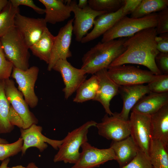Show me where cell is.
<instances>
[{
	"label": "cell",
	"mask_w": 168,
	"mask_h": 168,
	"mask_svg": "<svg viewBox=\"0 0 168 168\" xmlns=\"http://www.w3.org/2000/svg\"><path fill=\"white\" fill-rule=\"evenodd\" d=\"M157 35L156 28H150L127 37L123 44L125 50L109 67L137 64L146 67L155 75L161 74L155 62V58L159 53L155 41Z\"/></svg>",
	"instance_id": "obj_1"
},
{
	"label": "cell",
	"mask_w": 168,
	"mask_h": 168,
	"mask_svg": "<svg viewBox=\"0 0 168 168\" xmlns=\"http://www.w3.org/2000/svg\"><path fill=\"white\" fill-rule=\"evenodd\" d=\"M127 38L99 42L84 54L81 68L86 74L92 75L102 69H108L125 50L123 44Z\"/></svg>",
	"instance_id": "obj_2"
},
{
	"label": "cell",
	"mask_w": 168,
	"mask_h": 168,
	"mask_svg": "<svg viewBox=\"0 0 168 168\" xmlns=\"http://www.w3.org/2000/svg\"><path fill=\"white\" fill-rule=\"evenodd\" d=\"M97 124L93 120L88 121L68 132L63 139V142L59 148L58 152L54 156V161L75 164L80 156V147L88 141L87 135L89 128L92 126L96 127Z\"/></svg>",
	"instance_id": "obj_3"
},
{
	"label": "cell",
	"mask_w": 168,
	"mask_h": 168,
	"mask_svg": "<svg viewBox=\"0 0 168 168\" xmlns=\"http://www.w3.org/2000/svg\"><path fill=\"white\" fill-rule=\"evenodd\" d=\"M0 42L6 57L14 67L24 70L29 68V48L15 27L0 38Z\"/></svg>",
	"instance_id": "obj_4"
},
{
	"label": "cell",
	"mask_w": 168,
	"mask_h": 168,
	"mask_svg": "<svg viewBox=\"0 0 168 168\" xmlns=\"http://www.w3.org/2000/svg\"><path fill=\"white\" fill-rule=\"evenodd\" d=\"M157 21L156 12L139 18L125 16L102 35L101 42H104L117 38H127L143 30L156 28Z\"/></svg>",
	"instance_id": "obj_5"
},
{
	"label": "cell",
	"mask_w": 168,
	"mask_h": 168,
	"mask_svg": "<svg viewBox=\"0 0 168 168\" xmlns=\"http://www.w3.org/2000/svg\"><path fill=\"white\" fill-rule=\"evenodd\" d=\"M141 1V0H125L123 6L114 12L105 13L97 16L94 23V28L82 39V44L92 41L111 28L120 19L131 14Z\"/></svg>",
	"instance_id": "obj_6"
},
{
	"label": "cell",
	"mask_w": 168,
	"mask_h": 168,
	"mask_svg": "<svg viewBox=\"0 0 168 168\" xmlns=\"http://www.w3.org/2000/svg\"><path fill=\"white\" fill-rule=\"evenodd\" d=\"M107 72L110 78L119 86L148 83L156 75L150 71L124 65L109 67Z\"/></svg>",
	"instance_id": "obj_7"
},
{
	"label": "cell",
	"mask_w": 168,
	"mask_h": 168,
	"mask_svg": "<svg viewBox=\"0 0 168 168\" xmlns=\"http://www.w3.org/2000/svg\"><path fill=\"white\" fill-rule=\"evenodd\" d=\"M129 121L130 135L139 148L149 156L152 140L151 115L132 111Z\"/></svg>",
	"instance_id": "obj_8"
},
{
	"label": "cell",
	"mask_w": 168,
	"mask_h": 168,
	"mask_svg": "<svg viewBox=\"0 0 168 168\" xmlns=\"http://www.w3.org/2000/svg\"><path fill=\"white\" fill-rule=\"evenodd\" d=\"M39 72V68L35 66L26 70L13 67L11 76L15 80L18 85V89L22 93L25 101L32 108L35 107L38 102L34 87Z\"/></svg>",
	"instance_id": "obj_9"
},
{
	"label": "cell",
	"mask_w": 168,
	"mask_h": 168,
	"mask_svg": "<svg viewBox=\"0 0 168 168\" xmlns=\"http://www.w3.org/2000/svg\"><path fill=\"white\" fill-rule=\"evenodd\" d=\"M82 150L77 161L71 168H94L99 167L108 161L117 158L111 147L99 149L87 142L81 146Z\"/></svg>",
	"instance_id": "obj_10"
},
{
	"label": "cell",
	"mask_w": 168,
	"mask_h": 168,
	"mask_svg": "<svg viewBox=\"0 0 168 168\" xmlns=\"http://www.w3.org/2000/svg\"><path fill=\"white\" fill-rule=\"evenodd\" d=\"M96 127L100 135L112 141H120L130 135L129 120L123 119L118 113L110 116L106 114Z\"/></svg>",
	"instance_id": "obj_11"
},
{
	"label": "cell",
	"mask_w": 168,
	"mask_h": 168,
	"mask_svg": "<svg viewBox=\"0 0 168 168\" xmlns=\"http://www.w3.org/2000/svg\"><path fill=\"white\" fill-rule=\"evenodd\" d=\"M72 7V12L74 15L73 24V33L76 40L81 42L82 39L87 34L88 31L94 25L96 18L98 16L107 13L105 12L93 10L88 5L85 8L80 9L75 0H65Z\"/></svg>",
	"instance_id": "obj_12"
},
{
	"label": "cell",
	"mask_w": 168,
	"mask_h": 168,
	"mask_svg": "<svg viewBox=\"0 0 168 168\" xmlns=\"http://www.w3.org/2000/svg\"><path fill=\"white\" fill-rule=\"evenodd\" d=\"M52 69L61 74L65 85L63 91L64 97L68 99L86 80V73L81 68H76L67 59L58 60Z\"/></svg>",
	"instance_id": "obj_13"
},
{
	"label": "cell",
	"mask_w": 168,
	"mask_h": 168,
	"mask_svg": "<svg viewBox=\"0 0 168 168\" xmlns=\"http://www.w3.org/2000/svg\"><path fill=\"white\" fill-rule=\"evenodd\" d=\"M4 82L6 97L14 109L22 118L24 122L23 129L37 124L38 120L29 110L22 93L16 87L13 81L9 78L4 80Z\"/></svg>",
	"instance_id": "obj_14"
},
{
	"label": "cell",
	"mask_w": 168,
	"mask_h": 168,
	"mask_svg": "<svg viewBox=\"0 0 168 168\" xmlns=\"http://www.w3.org/2000/svg\"><path fill=\"white\" fill-rule=\"evenodd\" d=\"M14 23L29 48L38 40L47 27L44 18L27 17L20 12L15 15Z\"/></svg>",
	"instance_id": "obj_15"
},
{
	"label": "cell",
	"mask_w": 168,
	"mask_h": 168,
	"mask_svg": "<svg viewBox=\"0 0 168 168\" xmlns=\"http://www.w3.org/2000/svg\"><path fill=\"white\" fill-rule=\"evenodd\" d=\"M74 18L69 20L59 30L52 50L47 69L50 71L56 62L59 59H67L72 56L70 49L73 33Z\"/></svg>",
	"instance_id": "obj_16"
},
{
	"label": "cell",
	"mask_w": 168,
	"mask_h": 168,
	"mask_svg": "<svg viewBox=\"0 0 168 168\" xmlns=\"http://www.w3.org/2000/svg\"><path fill=\"white\" fill-rule=\"evenodd\" d=\"M42 127L36 124H33L27 128L20 129L21 137L23 140L21 150L22 155L30 147H36L40 152H42L48 147L47 143L55 149H58L63 142V139L58 140L50 139L42 134Z\"/></svg>",
	"instance_id": "obj_17"
},
{
	"label": "cell",
	"mask_w": 168,
	"mask_h": 168,
	"mask_svg": "<svg viewBox=\"0 0 168 168\" xmlns=\"http://www.w3.org/2000/svg\"><path fill=\"white\" fill-rule=\"evenodd\" d=\"M95 74L98 79V87L93 100L99 102L103 106L106 114L111 116L113 113L110 108V102L119 92V86L109 77L107 68L102 69Z\"/></svg>",
	"instance_id": "obj_18"
},
{
	"label": "cell",
	"mask_w": 168,
	"mask_h": 168,
	"mask_svg": "<svg viewBox=\"0 0 168 168\" xmlns=\"http://www.w3.org/2000/svg\"><path fill=\"white\" fill-rule=\"evenodd\" d=\"M119 92L123 102V107L119 115L125 120H129V113L137 103L150 92L147 85L143 84L120 86Z\"/></svg>",
	"instance_id": "obj_19"
},
{
	"label": "cell",
	"mask_w": 168,
	"mask_h": 168,
	"mask_svg": "<svg viewBox=\"0 0 168 168\" xmlns=\"http://www.w3.org/2000/svg\"><path fill=\"white\" fill-rule=\"evenodd\" d=\"M45 6L44 20L47 23L54 24L63 22L71 16V7L65 0H39Z\"/></svg>",
	"instance_id": "obj_20"
},
{
	"label": "cell",
	"mask_w": 168,
	"mask_h": 168,
	"mask_svg": "<svg viewBox=\"0 0 168 168\" xmlns=\"http://www.w3.org/2000/svg\"><path fill=\"white\" fill-rule=\"evenodd\" d=\"M142 97L134 105L131 111L151 115L168 104V92H150Z\"/></svg>",
	"instance_id": "obj_21"
},
{
	"label": "cell",
	"mask_w": 168,
	"mask_h": 168,
	"mask_svg": "<svg viewBox=\"0 0 168 168\" xmlns=\"http://www.w3.org/2000/svg\"><path fill=\"white\" fill-rule=\"evenodd\" d=\"M152 139L168 147V104L151 116Z\"/></svg>",
	"instance_id": "obj_22"
},
{
	"label": "cell",
	"mask_w": 168,
	"mask_h": 168,
	"mask_svg": "<svg viewBox=\"0 0 168 168\" xmlns=\"http://www.w3.org/2000/svg\"><path fill=\"white\" fill-rule=\"evenodd\" d=\"M110 147L114 150L119 168L129 163L135 156L139 148L130 135L119 141H112Z\"/></svg>",
	"instance_id": "obj_23"
},
{
	"label": "cell",
	"mask_w": 168,
	"mask_h": 168,
	"mask_svg": "<svg viewBox=\"0 0 168 168\" xmlns=\"http://www.w3.org/2000/svg\"><path fill=\"white\" fill-rule=\"evenodd\" d=\"M55 38V36L47 27L38 40L29 49L33 55L48 64Z\"/></svg>",
	"instance_id": "obj_24"
},
{
	"label": "cell",
	"mask_w": 168,
	"mask_h": 168,
	"mask_svg": "<svg viewBox=\"0 0 168 168\" xmlns=\"http://www.w3.org/2000/svg\"><path fill=\"white\" fill-rule=\"evenodd\" d=\"M149 156L153 168H168V147L160 141L151 140Z\"/></svg>",
	"instance_id": "obj_25"
},
{
	"label": "cell",
	"mask_w": 168,
	"mask_h": 168,
	"mask_svg": "<svg viewBox=\"0 0 168 168\" xmlns=\"http://www.w3.org/2000/svg\"><path fill=\"white\" fill-rule=\"evenodd\" d=\"M98 87V81L96 76L93 74L85 80L76 91V94L73 101L82 103L90 100H94Z\"/></svg>",
	"instance_id": "obj_26"
},
{
	"label": "cell",
	"mask_w": 168,
	"mask_h": 168,
	"mask_svg": "<svg viewBox=\"0 0 168 168\" xmlns=\"http://www.w3.org/2000/svg\"><path fill=\"white\" fill-rule=\"evenodd\" d=\"M168 0H141L131 13L130 17L139 18L167 8Z\"/></svg>",
	"instance_id": "obj_27"
},
{
	"label": "cell",
	"mask_w": 168,
	"mask_h": 168,
	"mask_svg": "<svg viewBox=\"0 0 168 168\" xmlns=\"http://www.w3.org/2000/svg\"><path fill=\"white\" fill-rule=\"evenodd\" d=\"M4 81L0 80V133H2L10 132L14 128L9 120L11 105L5 94Z\"/></svg>",
	"instance_id": "obj_28"
},
{
	"label": "cell",
	"mask_w": 168,
	"mask_h": 168,
	"mask_svg": "<svg viewBox=\"0 0 168 168\" xmlns=\"http://www.w3.org/2000/svg\"><path fill=\"white\" fill-rule=\"evenodd\" d=\"M19 11V7L13 6L8 1L7 4L0 12V38L15 27L14 18Z\"/></svg>",
	"instance_id": "obj_29"
},
{
	"label": "cell",
	"mask_w": 168,
	"mask_h": 168,
	"mask_svg": "<svg viewBox=\"0 0 168 168\" xmlns=\"http://www.w3.org/2000/svg\"><path fill=\"white\" fill-rule=\"evenodd\" d=\"M125 0H89L88 5L94 10L107 13L115 12L124 5Z\"/></svg>",
	"instance_id": "obj_30"
},
{
	"label": "cell",
	"mask_w": 168,
	"mask_h": 168,
	"mask_svg": "<svg viewBox=\"0 0 168 168\" xmlns=\"http://www.w3.org/2000/svg\"><path fill=\"white\" fill-rule=\"evenodd\" d=\"M23 144V140L21 137L12 143H0V161L9 158L21 152Z\"/></svg>",
	"instance_id": "obj_31"
},
{
	"label": "cell",
	"mask_w": 168,
	"mask_h": 168,
	"mask_svg": "<svg viewBox=\"0 0 168 168\" xmlns=\"http://www.w3.org/2000/svg\"><path fill=\"white\" fill-rule=\"evenodd\" d=\"M150 92L163 93L168 92V74L156 75L155 78L148 83Z\"/></svg>",
	"instance_id": "obj_32"
},
{
	"label": "cell",
	"mask_w": 168,
	"mask_h": 168,
	"mask_svg": "<svg viewBox=\"0 0 168 168\" xmlns=\"http://www.w3.org/2000/svg\"><path fill=\"white\" fill-rule=\"evenodd\" d=\"M120 168H153L149 156L139 148L134 158L128 164Z\"/></svg>",
	"instance_id": "obj_33"
},
{
	"label": "cell",
	"mask_w": 168,
	"mask_h": 168,
	"mask_svg": "<svg viewBox=\"0 0 168 168\" xmlns=\"http://www.w3.org/2000/svg\"><path fill=\"white\" fill-rule=\"evenodd\" d=\"M13 68L12 63L6 57L0 42V80L9 78Z\"/></svg>",
	"instance_id": "obj_34"
},
{
	"label": "cell",
	"mask_w": 168,
	"mask_h": 168,
	"mask_svg": "<svg viewBox=\"0 0 168 168\" xmlns=\"http://www.w3.org/2000/svg\"><path fill=\"white\" fill-rule=\"evenodd\" d=\"M156 29L157 35L168 32V8L157 13V21Z\"/></svg>",
	"instance_id": "obj_35"
},
{
	"label": "cell",
	"mask_w": 168,
	"mask_h": 168,
	"mask_svg": "<svg viewBox=\"0 0 168 168\" xmlns=\"http://www.w3.org/2000/svg\"><path fill=\"white\" fill-rule=\"evenodd\" d=\"M155 62L161 72L168 74V53L159 52L155 58Z\"/></svg>",
	"instance_id": "obj_36"
},
{
	"label": "cell",
	"mask_w": 168,
	"mask_h": 168,
	"mask_svg": "<svg viewBox=\"0 0 168 168\" xmlns=\"http://www.w3.org/2000/svg\"><path fill=\"white\" fill-rule=\"evenodd\" d=\"M155 41L156 48L159 52L168 53V32L157 35Z\"/></svg>",
	"instance_id": "obj_37"
},
{
	"label": "cell",
	"mask_w": 168,
	"mask_h": 168,
	"mask_svg": "<svg viewBox=\"0 0 168 168\" xmlns=\"http://www.w3.org/2000/svg\"><path fill=\"white\" fill-rule=\"evenodd\" d=\"M12 4L14 6L19 7L21 5L27 6L32 8L35 12L39 14L45 13V9L37 6L32 0H10Z\"/></svg>",
	"instance_id": "obj_38"
},
{
	"label": "cell",
	"mask_w": 168,
	"mask_h": 168,
	"mask_svg": "<svg viewBox=\"0 0 168 168\" xmlns=\"http://www.w3.org/2000/svg\"><path fill=\"white\" fill-rule=\"evenodd\" d=\"M9 120L12 126H16L20 129L23 128L24 122L22 118L11 105L9 110Z\"/></svg>",
	"instance_id": "obj_39"
},
{
	"label": "cell",
	"mask_w": 168,
	"mask_h": 168,
	"mask_svg": "<svg viewBox=\"0 0 168 168\" xmlns=\"http://www.w3.org/2000/svg\"><path fill=\"white\" fill-rule=\"evenodd\" d=\"M88 5V0H79L77 3L78 7L80 9L85 8Z\"/></svg>",
	"instance_id": "obj_40"
},
{
	"label": "cell",
	"mask_w": 168,
	"mask_h": 168,
	"mask_svg": "<svg viewBox=\"0 0 168 168\" xmlns=\"http://www.w3.org/2000/svg\"><path fill=\"white\" fill-rule=\"evenodd\" d=\"M10 159L9 158H7L2 161L1 165L0 168H7V165L9 162Z\"/></svg>",
	"instance_id": "obj_41"
},
{
	"label": "cell",
	"mask_w": 168,
	"mask_h": 168,
	"mask_svg": "<svg viewBox=\"0 0 168 168\" xmlns=\"http://www.w3.org/2000/svg\"><path fill=\"white\" fill-rule=\"evenodd\" d=\"M8 1L7 0H0V12L7 4Z\"/></svg>",
	"instance_id": "obj_42"
},
{
	"label": "cell",
	"mask_w": 168,
	"mask_h": 168,
	"mask_svg": "<svg viewBox=\"0 0 168 168\" xmlns=\"http://www.w3.org/2000/svg\"><path fill=\"white\" fill-rule=\"evenodd\" d=\"M26 167L27 168H39L33 162L29 163Z\"/></svg>",
	"instance_id": "obj_43"
},
{
	"label": "cell",
	"mask_w": 168,
	"mask_h": 168,
	"mask_svg": "<svg viewBox=\"0 0 168 168\" xmlns=\"http://www.w3.org/2000/svg\"><path fill=\"white\" fill-rule=\"evenodd\" d=\"M9 142L6 139L0 138V143L7 144Z\"/></svg>",
	"instance_id": "obj_44"
},
{
	"label": "cell",
	"mask_w": 168,
	"mask_h": 168,
	"mask_svg": "<svg viewBox=\"0 0 168 168\" xmlns=\"http://www.w3.org/2000/svg\"><path fill=\"white\" fill-rule=\"evenodd\" d=\"M7 168H27L26 167H23L22 166H13L12 167H9Z\"/></svg>",
	"instance_id": "obj_45"
}]
</instances>
